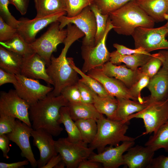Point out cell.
<instances>
[{"instance_id":"cell-24","label":"cell","mask_w":168,"mask_h":168,"mask_svg":"<svg viewBox=\"0 0 168 168\" xmlns=\"http://www.w3.org/2000/svg\"><path fill=\"white\" fill-rule=\"evenodd\" d=\"M70 116L74 121L92 119L96 120L102 114L96 110L93 104L80 102H69L68 105Z\"/></svg>"},{"instance_id":"cell-1","label":"cell","mask_w":168,"mask_h":168,"mask_svg":"<svg viewBox=\"0 0 168 168\" xmlns=\"http://www.w3.org/2000/svg\"><path fill=\"white\" fill-rule=\"evenodd\" d=\"M67 35L63 44L64 48L58 57L52 55L50 64L46 68L47 73L53 82L52 92L54 96L61 94L66 87L77 83L79 80L78 73L71 66L66 57L71 45L84 36L83 33L74 25L67 26Z\"/></svg>"},{"instance_id":"cell-33","label":"cell","mask_w":168,"mask_h":168,"mask_svg":"<svg viewBox=\"0 0 168 168\" xmlns=\"http://www.w3.org/2000/svg\"><path fill=\"white\" fill-rule=\"evenodd\" d=\"M67 59L71 67L82 78L80 80L95 93L101 97H105L110 95L100 82L87 74H86L76 67L72 58L68 57Z\"/></svg>"},{"instance_id":"cell-8","label":"cell","mask_w":168,"mask_h":168,"mask_svg":"<svg viewBox=\"0 0 168 168\" xmlns=\"http://www.w3.org/2000/svg\"><path fill=\"white\" fill-rule=\"evenodd\" d=\"M58 21L59 22L60 29L70 23L73 24L84 33L82 45L95 46L97 24L95 14L90 6L84 8L75 16L68 17L63 15L60 17Z\"/></svg>"},{"instance_id":"cell-17","label":"cell","mask_w":168,"mask_h":168,"mask_svg":"<svg viewBox=\"0 0 168 168\" xmlns=\"http://www.w3.org/2000/svg\"><path fill=\"white\" fill-rule=\"evenodd\" d=\"M45 60L36 53L23 57L20 74L28 78L42 79L49 84L53 82L48 75Z\"/></svg>"},{"instance_id":"cell-48","label":"cell","mask_w":168,"mask_h":168,"mask_svg":"<svg viewBox=\"0 0 168 168\" xmlns=\"http://www.w3.org/2000/svg\"><path fill=\"white\" fill-rule=\"evenodd\" d=\"M10 141L7 134L0 135V149L2 152L3 157L7 159L9 158L8 154L10 149L9 146Z\"/></svg>"},{"instance_id":"cell-31","label":"cell","mask_w":168,"mask_h":168,"mask_svg":"<svg viewBox=\"0 0 168 168\" xmlns=\"http://www.w3.org/2000/svg\"><path fill=\"white\" fill-rule=\"evenodd\" d=\"M155 152L163 148L168 152V121L161 126L145 144Z\"/></svg>"},{"instance_id":"cell-12","label":"cell","mask_w":168,"mask_h":168,"mask_svg":"<svg viewBox=\"0 0 168 168\" xmlns=\"http://www.w3.org/2000/svg\"><path fill=\"white\" fill-rule=\"evenodd\" d=\"M16 83L14 85L18 95L30 105L46 96L54 88L41 84L38 80L26 77L21 74L15 75Z\"/></svg>"},{"instance_id":"cell-47","label":"cell","mask_w":168,"mask_h":168,"mask_svg":"<svg viewBox=\"0 0 168 168\" xmlns=\"http://www.w3.org/2000/svg\"><path fill=\"white\" fill-rule=\"evenodd\" d=\"M30 0H9V4L14 5L21 15L27 12Z\"/></svg>"},{"instance_id":"cell-21","label":"cell","mask_w":168,"mask_h":168,"mask_svg":"<svg viewBox=\"0 0 168 168\" xmlns=\"http://www.w3.org/2000/svg\"><path fill=\"white\" fill-rule=\"evenodd\" d=\"M147 88L151 94L144 99L148 102L161 101L168 98V73L162 67L150 78Z\"/></svg>"},{"instance_id":"cell-19","label":"cell","mask_w":168,"mask_h":168,"mask_svg":"<svg viewBox=\"0 0 168 168\" xmlns=\"http://www.w3.org/2000/svg\"><path fill=\"white\" fill-rule=\"evenodd\" d=\"M123 155L124 165L129 168H149L155 152L150 147L137 145Z\"/></svg>"},{"instance_id":"cell-38","label":"cell","mask_w":168,"mask_h":168,"mask_svg":"<svg viewBox=\"0 0 168 168\" xmlns=\"http://www.w3.org/2000/svg\"><path fill=\"white\" fill-rule=\"evenodd\" d=\"M150 79L149 77L142 73L138 80L129 88L130 94L134 100L140 102L144 101V98L141 96V92L142 89L147 87Z\"/></svg>"},{"instance_id":"cell-35","label":"cell","mask_w":168,"mask_h":168,"mask_svg":"<svg viewBox=\"0 0 168 168\" xmlns=\"http://www.w3.org/2000/svg\"><path fill=\"white\" fill-rule=\"evenodd\" d=\"M66 9L68 17L79 14L86 7L93 3V0H65Z\"/></svg>"},{"instance_id":"cell-14","label":"cell","mask_w":168,"mask_h":168,"mask_svg":"<svg viewBox=\"0 0 168 168\" xmlns=\"http://www.w3.org/2000/svg\"><path fill=\"white\" fill-rule=\"evenodd\" d=\"M134 141H126L116 146H110L106 147L100 153H93L88 158L89 160L101 163L105 168H117L124 165V153L133 146Z\"/></svg>"},{"instance_id":"cell-44","label":"cell","mask_w":168,"mask_h":168,"mask_svg":"<svg viewBox=\"0 0 168 168\" xmlns=\"http://www.w3.org/2000/svg\"><path fill=\"white\" fill-rule=\"evenodd\" d=\"M113 46L116 49V51L122 55H129L136 54H143L148 55L152 54L141 47L133 49H131L117 43L114 44Z\"/></svg>"},{"instance_id":"cell-5","label":"cell","mask_w":168,"mask_h":168,"mask_svg":"<svg viewBox=\"0 0 168 168\" xmlns=\"http://www.w3.org/2000/svg\"><path fill=\"white\" fill-rule=\"evenodd\" d=\"M67 33V29H60L59 22L57 21L51 24L46 31L30 45L35 53L45 60L48 66L53 53L57 51L58 44L63 43Z\"/></svg>"},{"instance_id":"cell-25","label":"cell","mask_w":168,"mask_h":168,"mask_svg":"<svg viewBox=\"0 0 168 168\" xmlns=\"http://www.w3.org/2000/svg\"><path fill=\"white\" fill-rule=\"evenodd\" d=\"M152 56L153 54L148 55L141 54L122 55L115 50L111 53L109 61L116 65L124 63L128 68L135 70L143 66Z\"/></svg>"},{"instance_id":"cell-13","label":"cell","mask_w":168,"mask_h":168,"mask_svg":"<svg viewBox=\"0 0 168 168\" xmlns=\"http://www.w3.org/2000/svg\"><path fill=\"white\" fill-rule=\"evenodd\" d=\"M32 127L21 121L16 119V125L13 131L7 134L10 141L15 143L21 151V155L29 162L33 168L38 166L36 161L32 150L30 142Z\"/></svg>"},{"instance_id":"cell-32","label":"cell","mask_w":168,"mask_h":168,"mask_svg":"<svg viewBox=\"0 0 168 168\" xmlns=\"http://www.w3.org/2000/svg\"><path fill=\"white\" fill-rule=\"evenodd\" d=\"M75 121L83 142L87 144H90L94 140L97 133L96 120L90 119L78 120Z\"/></svg>"},{"instance_id":"cell-55","label":"cell","mask_w":168,"mask_h":168,"mask_svg":"<svg viewBox=\"0 0 168 168\" xmlns=\"http://www.w3.org/2000/svg\"><path fill=\"white\" fill-rule=\"evenodd\" d=\"M167 100H168V99H167Z\"/></svg>"},{"instance_id":"cell-39","label":"cell","mask_w":168,"mask_h":168,"mask_svg":"<svg viewBox=\"0 0 168 168\" xmlns=\"http://www.w3.org/2000/svg\"><path fill=\"white\" fill-rule=\"evenodd\" d=\"M9 4V0H0V16L7 23L16 29L19 20L16 19L10 12L8 8Z\"/></svg>"},{"instance_id":"cell-37","label":"cell","mask_w":168,"mask_h":168,"mask_svg":"<svg viewBox=\"0 0 168 168\" xmlns=\"http://www.w3.org/2000/svg\"><path fill=\"white\" fill-rule=\"evenodd\" d=\"M162 65L161 61L157 53H156L153 54L151 58L139 69L142 73L147 75L150 78L157 73Z\"/></svg>"},{"instance_id":"cell-36","label":"cell","mask_w":168,"mask_h":168,"mask_svg":"<svg viewBox=\"0 0 168 168\" xmlns=\"http://www.w3.org/2000/svg\"><path fill=\"white\" fill-rule=\"evenodd\" d=\"M133 0H93L103 14H108Z\"/></svg>"},{"instance_id":"cell-49","label":"cell","mask_w":168,"mask_h":168,"mask_svg":"<svg viewBox=\"0 0 168 168\" xmlns=\"http://www.w3.org/2000/svg\"><path fill=\"white\" fill-rule=\"evenodd\" d=\"M29 162L26 159L21 161H19L12 163L0 162V168H21L24 167V166L28 165Z\"/></svg>"},{"instance_id":"cell-45","label":"cell","mask_w":168,"mask_h":168,"mask_svg":"<svg viewBox=\"0 0 168 168\" xmlns=\"http://www.w3.org/2000/svg\"><path fill=\"white\" fill-rule=\"evenodd\" d=\"M17 82L15 74L0 68V86L7 83H11L15 85Z\"/></svg>"},{"instance_id":"cell-51","label":"cell","mask_w":168,"mask_h":168,"mask_svg":"<svg viewBox=\"0 0 168 168\" xmlns=\"http://www.w3.org/2000/svg\"><path fill=\"white\" fill-rule=\"evenodd\" d=\"M62 160L61 156L58 153L53 156L42 168H55L56 166Z\"/></svg>"},{"instance_id":"cell-40","label":"cell","mask_w":168,"mask_h":168,"mask_svg":"<svg viewBox=\"0 0 168 168\" xmlns=\"http://www.w3.org/2000/svg\"><path fill=\"white\" fill-rule=\"evenodd\" d=\"M77 83L66 87L61 92V94L64 97L68 102H82Z\"/></svg>"},{"instance_id":"cell-7","label":"cell","mask_w":168,"mask_h":168,"mask_svg":"<svg viewBox=\"0 0 168 168\" xmlns=\"http://www.w3.org/2000/svg\"><path fill=\"white\" fill-rule=\"evenodd\" d=\"M168 29L164 26L156 28H136L132 35L135 48H142L149 53L159 49H168L166 36Z\"/></svg>"},{"instance_id":"cell-52","label":"cell","mask_w":168,"mask_h":168,"mask_svg":"<svg viewBox=\"0 0 168 168\" xmlns=\"http://www.w3.org/2000/svg\"><path fill=\"white\" fill-rule=\"evenodd\" d=\"M99 163L86 159L80 163L77 168H99L100 166Z\"/></svg>"},{"instance_id":"cell-27","label":"cell","mask_w":168,"mask_h":168,"mask_svg":"<svg viewBox=\"0 0 168 168\" xmlns=\"http://www.w3.org/2000/svg\"><path fill=\"white\" fill-rule=\"evenodd\" d=\"M23 57L0 46V67L15 75L20 74Z\"/></svg>"},{"instance_id":"cell-50","label":"cell","mask_w":168,"mask_h":168,"mask_svg":"<svg viewBox=\"0 0 168 168\" xmlns=\"http://www.w3.org/2000/svg\"><path fill=\"white\" fill-rule=\"evenodd\" d=\"M157 53L162 61V67L168 73V49L163 50Z\"/></svg>"},{"instance_id":"cell-42","label":"cell","mask_w":168,"mask_h":168,"mask_svg":"<svg viewBox=\"0 0 168 168\" xmlns=\"http://www.w3.org/2000/svg\"><path fill=\"white\" fill-rule=\"evenodd\" d=\"M17 33L16 29L7 23L0 16V42L10 40Z\"/></svg>"},{"instance_id":"cell-10","label":"cell","mask_w":168,"mask_h":168,"mask_svg":"<svg viewBox=\"0 0 168 168\" xmlns=\"http://www.w3.org/2000/svg\"><path fill=\"white\" fill-rule=\"evenodd\" d=\"M114 27L108 18L106 31L101 40L94 46L81 47V55L84 61L82 71L84 73L110 61L111 53L108 51L105 42L108 33Z\"/></svg>"},{"instance_id":"cell-20","label":"cell","mask_w":168,"mask_h":168,"mask_svg":"<svg viewBox=\"0 0 168 168\" xmlns=\"http://www.w3.org/2000/svg\"><path fill=\"white\" fill-rule=\"evenodd\" d=\"M107 76L122 82L129 89L139 79L142 73L139 68L133 70L125 65H117L109 61L100 68Z\"/></svg>"},{"instance_id":"cell-16","label":"cell","mask_w":168,"mask_h":168,"mask_svg":"<svg viewBox=\"0 0 168 168\" xmlns=\"http://www.w3.org/2000/svg\"><path fill=\"white\" fill-rule=\"evenodd\" d=\"M31 133L33 138V145L40 152L37 167L42 168L53 156L58 154L55 147V140L52 135L42 129H33Z\"/></svg>"},{"instance_id":"cell-53","label":"cell","mask_w":168,"mask_h":168,"mask_svg":"<svg viewBox=\"0 0 168 168\" xmlns=\"http://www.w3.org/2000/svg\"><path fill=\"white\" fill-rule=\"evenodd\" d=\"M65 166V163L62 160L56 166L55 168H63Z\"/></svg>"},{"instance_id":"cell-9","label":"cell","mask_w":168,"mask_h":168,"mask_svg":"<svg viewBox=\"0 0 168 168\" xmlns=\"http://www.w3.org/2000/svg\"><path fill=\"white\" fill-rule=\"evenodd\" d=\"M56 151L62 156L67 168H77L80 163L88 159L94 153L91 147L85 143L70 142L66 138L54 141Z\"/></svg>"},{"instance_id":"cell-41","label":"cell","mask_w":168,"mask_h":168,"mask_svg":"<svg viewBox=\"0 0 168 168\" xmlns=\"http://www.w3.org/2000/svg\"><path fill=\"white\" fill-rule=\"evenodd\" d=\"M16 124L15 118L0 114V135L7 134L12 132Z\"/></svg>"},{"instance_id":"cell-22","label":"cell","mask_w":168,"mask_h":168,"mask_svg":"<svg viewBox=\"0 0 168 168\" xmlns=\"http://www.w3.org/2000/svg\"><path fill=\"white\" fill-rule=\"evenodd\" d=\"M138 5L156 22L165 20L168 0H136Z\"/></svg>"},{"instance_id":"cell-23","label":"cell","mask_w":168,"mask_h":168,"mask_svg":"<svg viewBox=\"0 0 168 168\" xmlns=\"http://www.w3.org/2000/svg\"><path fill=\"white\" fill-rule=\"evenodd\" d=\"M118 102L115 120L128 122L127 119L131 115L139 112L145 108L148 104L144 99L143 102L129 99L116 98Z\"/></svg>"},{"instance_id":"cell-2","label":"cell","mask_w":168,"mask_h":168,"mask_svg":"<svg viewBox=\"0 0 168 168\" xmlns=\"http://www.w3.org/2000/svg\"><path fill=\"white\" fill-rule=\"evenodd\" d=\"M68 103L62 94L54 96L51 91L30 105L29 113L33 129L44 130L54 136L59 135L63 130L59 122L60 109Z\"/></svg>"},{"instance_id":"cell-18","label":"cell","mask_w":168,"mask_h":168,"mask_svg":"<svg viewBox=\"0 0 168 168\" xmlns=\"http://www.w3.org/2000/svg\"><path fill=\"white\" fill-rule=\"evenodd\" d=\"M87 74L100 82L109 94L116 98L129 99L134 100L130 95L129 89L120 80L105 74L100 68L92 69Z\"/></svg>"},{"instance_id":"cell-15","label":"cell","mask_w":168,"mask_h":168,"mask_svg":"<svg viewBox=\"0 0 168 168\" xmlns=\"http://www.w3.org/2000/svg\"><path fill=\"white\" fill-rule=\"evenodd\" d=\"M66 13L63 12L47 16L35 18L32 20L23 19L19 20L16 28L18 33L29 44L34 41L37 33L49 24L58 21Z\"/></svg>"},{"instance_id":"cell-11","label":"cell","mask_w":168,"mask_h":168,"mask_svg":"<svg viewBox=\"0 0 168 168\" xmlns=\"http://www.w3.org/2000/svg\"><path fill=\"white\" fill-rule=\"evenodd\" d=\"M30 106L15 90L0 92V114L14 117L32 127L29 113Z\"/></svg>"},{"instance_id":"cell-3","label":"cell","mask_w":168,"mask_h":168,"mask_svg":"<svg viewBox=\"0 0 168 168\" xmlns=\"http://www.w3.org/2000/svg\"><path fill=\"white\" fill-rule=\"evenodd\" d=\"M109 19L118 34L131 35L135 29L154 28L155 21L137 4L131 1L109 14Z\"/></svg>"},{"instance_id":"cell-34","label":"cell","mask_w":168,"mask_h":168,"mask_svg":"<svg viewBox=\"0 0 168 168\" xmlns=\"http://www.w3.org/2000/svg\"><path fill=\"white\" fill-rule=\"evenodd\" d=\"M90 7L95 14L96 20L97 30L95 41L96 46L101 40L106 31L109 14H102L100 9L94 3Z\"/></svg>"},{"instance_id":"cell-46","label":"cell","mask_w":168,"mask_h":168,"mask_svg":"<svg viewBox=\"0 0 168 168\" xmlns=\"http://www.w3.org/2000/svg\"><path fill=\"white\" fill-rule=\"evenodd\" d=\"M149 168H168V156L161 155L153 158Z\"/></svg>"},{"instance_id":"cell-29","label":"cell","mask_w":168,"mask_h":168,"mask_svg":"<svg viewBox=\"0 0 168 168\" xmlns=\"http://www.w3.org/2000/svg\"><path fill=\"white\" fill-rule=\"evenodd\" d=\"M60 114L59 122L60 124H63L68 133V137L66 138L67 140L73 143H85L82 141L75 121L70 116L68 106H63L61 108Z\"/></svg>"},{"instance_id":"cell-54","label":"cell","mask_w":168,"mask_h":168,"mask_svg":"<svg viewBox=\"0 0 168 168\" xmlns=\"http://www.w3.org/2000/svg\"><path fill=\"white\" fill-rule=\"evenodd\" d=\"M165 20H167V22L164 26L168 29V11H167L165 17Z\"/></svg>"},{"instance_id":"cell-26","label":"cell","mask_w":168,"mask_h":168,"mask_svg":"<svg viewBox=\"0 0 168 168\" xmlns=\"http://www.w3.org/2000/svg\"><path fill=\"white\" fill-rule=\"evenodd\" d=\"M91 91L93 98V104L97 111L105 115L107 118L115 120L118 105L117 98L111 95L101 97L91 89Z\"/></svg>"},{"instance_id":"cell-30","label":"cell","mask_w":168,"mask_h":168,"mask_svg":"<svg viewBox=\"0 0 168 168\" xmlns=\"http://www.w3.org/2000/svg\"><path fill=\"white\" fill-rule=\"evenodd\" d=\"M0 46L17 54L23 57L29 56L35 53L27 42L17 33L10 40L0 42Z\"/></svg>"},{"instance_id":"cell-28","label":"cell","mask_w":168,"mask_h":168,"mask_svg":"<svg viewBox=\"0 0 168 168\" xmlns=\"http://www.w3.org/2000/svg\"><path fill=\"white\" fill-rule=\"evenodd\" d=\"M37 14L35 18L47 16L66 11L65 0H34Z\"/></svg>"},{"instance_id":"cell-4","label":"cell","mask_w":168,"mask_h":168,"mask_svg":"<svg viewBox=\"0 0 168 168\" xmlns=\"http://www.w3.org/2000/svg\"><path fill=\"white\" fill-rule=\"evenodd\" d=\"M96 136L90 144V147L96 149L98 153L103 152L107 145L116 146L121 142L135 141V139L125 135L129 123L105 118L103 114L97 120Z\"/></svg>"},{"instance_id":"cell-43","label":"cell","mask_w":168,"mask_h":168,"mask_svg":"<svg viewBox=\"0 0 168 168\" xmlns=\"http://www.w3.org/2000/svg\"><path fill=\"white\" fill-rule=\"evenodd\" d=\"M77 84L82 102L93 104V98L91 92V89L80 79Z\"/></svg>"},{"instance_id":"cell-6","label":"cell","mask_w":168,"mask_h":168,"mask_svg":"<svg viewBox=\"0 0 168 168\" xmlns=\"http://www.w3.org/2000/svg\"><path fill=\"white\" fill-rule=\"evenodd\" d=\"M148 102L145 108L131 115L127 119L128 122L133 118L142 119L145 130L142 135L155 132L161 126L168 121V100Z\"/></svg>"}]
</instances>
